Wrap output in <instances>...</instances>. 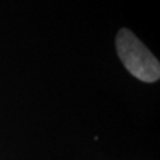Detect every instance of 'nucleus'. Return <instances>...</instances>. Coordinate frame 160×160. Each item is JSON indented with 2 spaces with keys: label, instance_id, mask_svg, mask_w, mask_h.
<instances>
[{
  "label": "nucleus",
  "instance_id": "nucleus-1",
  "mask_svg": "<svg viewBox=\"0 0 160 160\" xmlns=\"http://www.w3.org/2000/svg\"><path fill=\"white\" fill-rule=\"evenodd\" d=\"M116 51L125 68L138 80L147 83L159 80V61L131 30L121 29L118 32Z\"/></svg>",
  "mask_w": 160,
  "mask_h": 160
}]
</instances>
